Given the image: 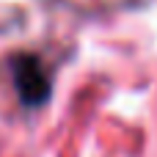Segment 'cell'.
<instances>
[{
	"instance_id": "cell-1",
	"label": "cell",
	"mask_w": 157,
	"mask_h": 157,
	"mask_svg": "<svg viewBox=\"0 0 157 157\" xmlns=\"http://www.w3.org/2000/svg\"><path fill=\"white\" fill-rule=\"evenodd\" d=\"M14 83L25 105H41L50 94V80L36 58H19L14 63Z\"/></svg>"
}]
</instances>
